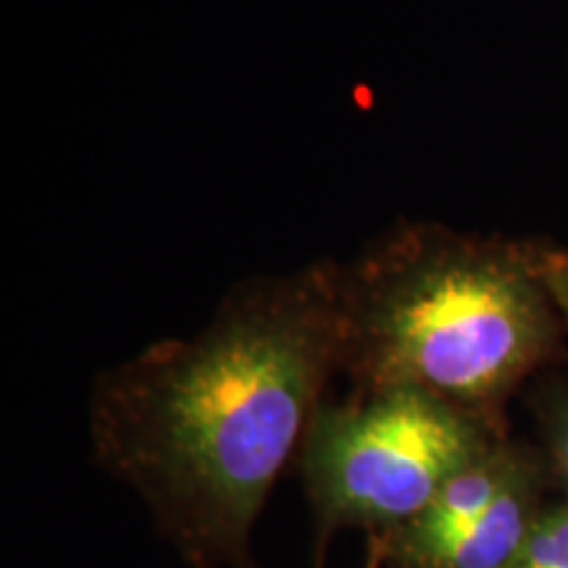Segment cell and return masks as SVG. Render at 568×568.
<instances>
[{"label": "cell", "mask_w": 568, "mask_h": 568, "mask_svg": "<svg viewBox=\"0 0 568 568\" xmlns=\"http://www.w3.org/2000/svg\"><path fill=\"white\" fill-rule=\"evenodd\" d=\"M343 368L339 264L232 287L190 337L98 376V464L130 485L197 568L243 564L255 518Z\"/></svg>", "instance_id": "6da1fadb"}, {"label": "cell", "mask_w": 568, "mask_h": 568, "mask_svg": "<svg viewBox=\"0 0 568 568\" xmlns=\"http://www.w3.org/2000/svg\"><path fill=\"white\" fill-rule=\"evenodd\" d=\"M545 245L403 222L339 264L343 368L358 389L416 387L495 422L556 353Z\"/></svg>", "instance_id": "7a4b0ae2"}, {"label": "cell", "mask_w": 568, "mask_h": 568, "mask_svg": "<svg viewBox=\"0 0 568 568\" xmlns=\"http://www.w3.org/2000/svg\"><path fill=\"white\" fill-rule=\"evenodd\" d=\"M500 443L495 422L458 403L416 387H379L324 403L297 458L324 527L382 535L416 518Z\"/></svg>", "instance_id": "3957f363"}, {"label": "cell", "mask_w": 568, "mask_h": 568, "mask_svg": "<svg viewBox=\"0 0 568 568\" xmlns=\"http://www.w3.org/2000/svg\"><path fill=\"white\" fill-rule=\"evenodd\" d=\"M535 466L521 450L500 443L489 450L485 458L460 471L456 479L435 495V500L422 514L400 527L374 535L379 539L382 556H397L426 548V545L443 542V539L458 535L474 518H479L506 489L521 479Z\"/></svg>", "instance_id": "277c9868"}, {"label": "cell", "mask_w": 568, "mask_h": 568, "mask_svg": "<svg viewBox=\"0 0 568 568\" xmlns=\"http://www.w3.org/2000/svg\"><path fill=\"white\" fill-rule=\"evenodd\" d=\"M539 514L542 510L537 508V468L531 466L458 535L382 558L393 568H506Z\"/></svg>", "instance_id": "5b68a950"}, {"label": "cell", "mask_w": 568, "mask_h": 568, "mask_svg": "<svg viewBox=\"0 0 568 568\" xmlns=\"http://www.w3.org/2000/svg\"><path fill=\"white\" fill-rule=\"evenodd\" d=\"M506 568H568V506L548 508L537 516Z\"/></svg>", "instance_id": "8992f818"}, {"label": "cell", "mask_w": 568, "mask_h": 568, "mask_svg": "<svg viewBox=\"0 0 568 568\" xmlns=\"http://www.w3.org/2000/svg\"><path fill=\"white\" fill-rule=\"evenodd\" d=\"M545 437H548L550 466L568 506V387H560L550 395L548 408H545Z\"/></svg>", "instance_id": "52a82bcc"}, {"label": "cell", "mask_w": 568, "mask_h": 568, "mask_svg": "<svg viewBox=\"0 0 568 568\" xmlns=\"http://www.w3.org/2000/svg\"><path fill=\"white\" fill-rule=\"evenodd\" d=\"M542 272L545 282H548L552 303H556L558 308L560 322H564L568 329V251H558V247L545 245Z\"/></svg>", "instance_id": "ba28073f"}, {"label": "cell", "mask_w": 568, "mask_h": 568, "mask_svg": "<svg viewBox=\"0 0 568 568\" xmlns=\"http://www.w3.org/2000/svg\"><path fill=\"white\" fill-rule=\"evenodd\" d=\"M382 564H385V558H382V548L379 542H376V537H372V550H368L366 568H379Z\"/></svg>", "instance_id": "9c48e42d"}]
</instances>
